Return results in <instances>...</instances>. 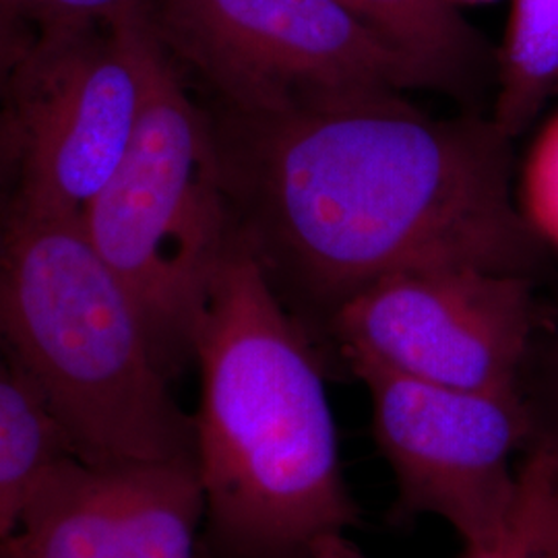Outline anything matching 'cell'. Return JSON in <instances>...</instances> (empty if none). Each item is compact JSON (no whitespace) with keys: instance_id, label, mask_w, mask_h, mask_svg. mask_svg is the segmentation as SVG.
Masks as SVG:
<instances>
[{"instance_id":"cell-16","label":"cell","mask_w":558,"mask_h":558,"mask_svg":"<svg viewBox=\"0 0 558 558\" xmlns=\"http://www.w3.org/2000/svg\"><path fill=\"white\" fill-rule=\"evenodd\" d=\"M36 29L66 23L106 21L126 11L151 7L154 0H2Z\"/></svg>"},{"instance_id":"cell-12","label":"cell","mask_w":558,"mask_h":558,"mask_svg":"<svg viewBox=\"0 0 558 558\" xmlns=\"http://www.w3.org/2000/svg\"><path fill=\"white\" fill-rule=\"evenodd\" d=\"M69 456L57 420L0 356V539L13 536L36 484Z\"/></svg>"},{"instance_id":"cell-4","label":"cell","mask_w":558,"mask_h":558,"mask_svg":"<svg viewBox=\"0 0 558 558\" xmlns=\"http://www.w3.org/2000/svg\"><path fill=\"white\" fill-rule=\"evenodd\" d=\"M228 199L220 140L154 25L133 140L83 226L170 379L193 362L203 304L234 240Z\"/></svg>"},{"instance_id":"cell-17","label":"cell","mask_w":558,"mask_h":558,"mask_svg":"<svg viewBox=\"0 0 558 558\" xmlns=\"http://www.w3.org/2000/svg\"><path fill=\"white\" fill-rule=\"evenodd\" d=\"M36 40V27L20 15H15L0 0V94L7 87V81L21 59L27 54Z\"/></svg>"},{"instance_id":"cell-19","label":"cell","mask_w":558,"mask_h":558,"mask_svg":"<svg viewBox=\"0 0 558 558\" xmlns=\"http://www.w3.org/2000/svg\"><path fill=\"white\" fill-rule=\"evenodd\" d=\"M453 4H478V2H493V0H451Z\"/></svg>"},{"instance_id":"cell-13","label":"cell","mask_w":558,"mask_h":558,"mask_svg":"<svg viewBox=\"0 0 558 558\" xmlns=\"http://www.w3.org/2000/svg\"><path fill=\"white\" fill-rule=\"evenodd\" d=\"M459 558H558V472L523 456L513 511L499 534L461 550Z\"/></svg>"},{"instance_id":"cell-1","label":"cell","mask_w":558,"mask_h":558,"mask_svg":"<svg viewBox=\"0 0 558 558\" xmlns=\"http://www.w3.org/2000/svg\"><path fill=\"white\" fill-rule=\"evenodd\" d=\"M220 141L228 191L260 251L327 320L399 271L472 265L534 278L542 242L511 193V140L493 120L433 119L403 96L240 117Z\"/></svg>"},{"instance_id":"cell-18","label":"cell","mask_w":558,"mask_h":558,"mask_svg":"<svg viewBox=\"0 0 558 558\" xmlns=\"http://www.w3.org/2000/svg\"><path fill=\"white\" fill-rule=\"evenodd\" d=\"M311 558H371L356 546L350 534H336L323 539L313 550Z\"/></svg>"},{"instance_id":"cell-5","label":"cell","mask_w":558,"mask_h":558,"mask_svg":"<svg viewBox=\"0 0 558 558\" xmlns=\"http://www.w3.org/2000/svg\"><path fill=\"white\" fill-rule=\"evenodd\" d=\"M170 54L240 117H278L430 87L338 0H154Z\"/></svg>"},{"instance_id":"cell-20","label":"cell","mask_w":558,"mask_h":558,"mask_svg":"<svg viewBox=\"0 0 558 558\" xmlns=\"http://www.w3.org/2000/svg\"><path fill=\"white\" fill-rule=\"evenodd\" d=\"M0 558H7V555H4V550H2V546H0Z\"/></svg>"},{"instance_id":"cell-10","label":"cell","mask_w":558,"mask_h":558,"mask_svg":"<svg viewBox=\"0 0 558 558\" xmlns=\"http://www.w3.org/2000/svg\"><path fill=\"white\" fill-rule=\"evenodd\" d=\"M338 2L418 66L430 87L461 92L490 71L497 75V52L451 0Z\"/></svg>"},{"instance_id":"cell-15","label":"cell","mask_w":558,"mask_h":558,"mask_svg":"<svg viewBox=\"0 0 558 558\" xmlns=\"http://www.w3.org/2000/svg\"><path fill=\"white\" fill-rule=\"evenodd\" d=\"M523 216L539 239L558 248V114L539 131L521 177Z\"/></svg>"},{"instance_id":"cell-3","label":"cell","mask_w":558,"mask_h":558,"mask_svg":"<svg viewBox=\"0 0 558 558\" xmlns=\"http://www.w3.org/2000/svg\"><path fill=\"white\" fill-rule=\"evenodd\" d=\"M0 356L81 461L195 465L193 414L83 216L13 199L0 218Z\"/></svg>"},{"instance_id":"cell-8","label":"cell","mask_w":558,"mask_h":558,"mask_svg":"<svg viewBox=\"0 0 558 558\" xmlns=\"http://www.w3.org/2000/svg\"><path fill=\"white\" fill-rule=\"evenodd\" d=\"M542 308L534 278L433 265L379 279L327 320L345 364L474 391H519Z\"/></svg>"},{"instance_id":"cell-7","label":"cell","mask_w":558,"mask_h":558,"mask_svg":"<svg viewBox=\"0 0 558 558\" xmlns=\"http://www.w3.org/2000/svg\"><path fill=\"white\" fill-rule=\"evenodd\" d=\"M371 398L396 523L435 518L461 548L499 534L519 493L530 422L519 391H474L405 377L368 362L345 364Z\"/></svg>"},{"instance_id":"cell-9","label":"cell","mask_w":558,"mask_h":558,"mask_svg":"<svg viewBox=\"0 0 558 558\" xmlns=\"http://www.w3.org/2000/svg\"><path fill=\"white\" fill-rule=\"evenodd\" d=\"M203 497L191 463L60 459L36 484L7 558H201Z\"/></svg>"},{"instance_id":"cell-21","label":"cell","mask_w":558,"mask_h":558,"mask_svg":"<svg viewBox=\"0 0 558 558\" xmlns=\"http://www.w3.org/2000/svg\"><path fill=\"white\" fill-rule=\"evenodd\" d=\"M544 461H546V459H544ZM548 463H550V461H548ZM550 465H553V468H555V470H557V472H558V468H557V465H555V463H550Z\"/></svg>"},{"instance_id":"cell-14","label":"cell","mask_w":558,"mask_h":558,"mask_svg":"<svg viewBox=\"0 0 558 558\" xmlns=\"http://www.w3.org/2000/svg\"><path fill=\"white\" fill-rule=\"evenodd\" d=\"M519 393L530 422L523 456L546 459L558 468V320H548L544 311L521 373Z\"/></svg>"},{"instance_id":"cell-2","label":"cell","mask_w":558,"mask_h":558,"mask_svg":"<svg viewBox=\"0 0 558 558\" xmlns=\"http://www.w3.org/2000/svg\"><path fill=\"white\" fill-rule=\"evenodd\" d=\"M193 362L201 558H311L350 534L360 507L319 356L246 240L234 236L211 281Z\"/></svg>"},{"instance_id":"cell-11","label":"cell","mask_w":558,"mask_h":558,"mask_svg":"<svg viewBox=\"0 0 558 558\" xmlns=\"http://www.w3.org/2000/svg\"><path fill=\"white\" fill-rule=\"evenodd\" d=\"M495 77L490 120L513 141L558 92V0H511Z\"/></svg>"},{"instance_id":"cell-6","label":"cell","mask_w":558,"mask_h":558,"mask_svg":"<svg viewBox=\"0 0 558 558\" xmlns=\"http://www.w3.org/2000/svg\"><path fill=\"white\" fill-rule=\"evenodd\" d=\"M151 36L149 7L36 29L2 92L4 137L17 170L13 199L83 216L133 140Z\"/></svg>"}]
</instances>
